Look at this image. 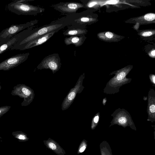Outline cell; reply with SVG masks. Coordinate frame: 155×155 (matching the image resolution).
<instances>
[{"label":"cell","mask_w":155,"mask_h":155,"mask_svg":"<svg viewBox=\"0 0 155 155\" xmlns=\"http://www.w3.org/2000/svg\"><path fill=\"white\" fill-rule=\"evenodd\" d=\"M63 19H58L53 21L50 24L46 25L38 28H35L27 36L21 39L9 50L27 43L38 37L43 35L54 31L62 29L66 26L71 24L70 21H66Z\"/></svg>","instance_id":"cell-1"},{"label":"cell","mask_w":155,"mask_h":155,"mask_svg":"<svg viewBox=\"0 0 155 155\" xmlns=\"http://www.w3.org/2000/svg\"><path fill=\"white\" fill-rule=\"evenodd\" d=\"M8 8L9 11L18 15H35L45 10L43 8L34 6L27 2H18L15 1L8 4Z\"/></svg>","instance_id":"cell-2"},{"label":"cell","mask_w":155,"mask_h":155,"mask_svg":"<svg viewBox=\"0 0 155 155\" xmlns=\"http://www.w3.org/2000/svg\"><path fill=\"white\" fill-rule=\"evenodd\" d=\"M38 20H31L25 23L13 24L9 27L3 30L0 33V41H5L18 33L37 24Z\"/></svg>","instance_id":"cell-3"},{"label":"cell","mask_w":155,"mask_h":155,"mask_svg":"<svg viewBox=\"0 0 155 155\" xmlns=\"http://www.w3.org/2000/svg\"><path fill=\"white\" fill-rule=\"evenodd\" d=\"M13 96H18L23 98L22 106H27L33 101L35 97L33 90L24 84H19L14 86L11 93Z\"/></svg>","instance_id":"cell-4"},{"label":"cell","mask_w":155,"mask_h":155,"mask_svg":"<svg viewBox=\"0 0 155 155\" xmlns=\"http://www.w3.org/2000/svg\"><path fill=\"white\" fill-rule=\"evenodd\" d=\"M61 65V59L58 53H53L45 57L38 65V69H49L54 74L58 71Z\"/></svg>","instance_id":"cell-5"},{"label":"cell","mask_w":155,"mask_h":155,"mask_svg":"<svg viewBox=\"0 0 155 155\" xmlns=\"http://www.w3.org/2000/svg\"><path fill=\"white\" fill-rule=\"evenodd\" d=\"M36 26L30 27L18 33L11 38L5 41H0V54L9 50L21 39L28 35Z\"/></svg>","instance_id":"cell-6"},{"label":"cell","mask_w":155,"mask_h":155,"mask_svg":"<svg viewBox=\"0 0 155 155\" xmlns=\"http://www.w3.org/2000/svg\"><path fill=\"white\" fill-rule=\"evenodd\" d=\"M84 74L81 75L76 82L74 87L71 89L61 104L62 110L68 109L74 101L77 94L81 93L84 87L82 86V82L84 78Z\"/></svg>","instance_id":"cell-7"},{"label":"cell","mask_w":155,"mask_h":155,"mask_svg":"<svg viewBox=\"0 0 155 155\" xmlns=\"http://www.w3.org/2000/svg\"><path fill=\"white\" fill-rule=\"evenodd\" d=\"M30 54L28 52L18 54L8 58L0 63V71H8L26 61Z\"/></svg>","instance_id":"cell-8"},{"label":"cell","mask_w":155,"mask_h":155,"mask_svg":"<svg viewBox=\"0 0 155 155\" xmlns=\"http://www.w3.org/2000/svg\"><path fill=\"white\" fill-rule=\"evenodd\" d=\"M51 6L62 14L67 15L74 14L79 8L84 7L83 4L75 2H60Z\"/></svg>","instance_id":"cell-9"},{"label":"cell","mask_w":155,"mask_h":155,"mask_svg":"<svg viewBox=\"0 0 155 155\" xmlns=\"http://www.w3.org/2000/svg\"><path fill=\"white\" fill-rule=\"evenodd\" d=\"M60 30L58 29L38 37L27 43L14 48L11 49L10 50H24L42 45L47 41L56 33Z\"/></svg>","instance_id":"cell-10"},{"label":"cell","mask_w":155,"mask_h":155,"mask_svg":"<svg viewBox=\"0 0 155 155\" xmlns=\"http://www.w3.org/2000/svg\"><path fill=\"white\" fill-rule=\"evenodd\" d=\"M84 26L71 24L67 26V29L64 31L63 34L65 36L82 35L86 33V30Z\"/></svg>","instance_id":"cell-11"},{"label":"cell","mask_w":155,"mask_h":155,"mask_svg":"<svg viewBox=\"0 0 155 155\" xmlns=\"http://www.w3.org/2000/svg\"><path fill=\"white\" fill-rule=\"evenodd\" d=\"M85 38L84 35L73 36L66 37L64 41L66 45L72 44L76 47H78L82 45Z\"/></svg>","instance_id":"cell-12"},{"label":"cell","mask_w":155,"mask_h":155,"mask_svg":"<svg viewBox=\"0 0 155 155\" xmlns=\"http://www.w3.org/2000/svg\"><path fill=\"white\" fill-rule=\"evenodd\" d=\"M99 148L101 155H113L110 147L107 141L102 142L100 144Z\"/></svg>","instance_id":"cell-13"},{"label":"cell","mask_w":155,"mask_h":155,"mask_svg":"<svg viewBox=\"0 0 155 155\" xmlns=\"http://www.w3.org/2000/svg\"><path fill=\"white\" fill-rule=\"evenodd\" d=\"M12 134L20 142L25 141L28 139L26 134L21 131H13L12 132Z\"/></svg>","instance_id":"cell-14"},{"label":"cell","mask_w":155,"mask_h":155,"mask_svg":"<svg viewBox=\"0 0 155 155\" xmlns=\"http://www.w3.org/2000/svg\"><path fill=\"white\" fill-rule=\"evenodd\" d=\"M11 106L6 105L0 107V118L7 113L11 108Z\"/></svg>","instance_id":"cell-15"},{"label":"cell","mask_w":155,"mask_h":155,"mask_svg":"<svg viewBox=\"0 0 155 155\" xmlns=\"http://www.w3.org/2000/svg\"><path fill=\"white\" fill-rule=\"evenodd\" d=\"M144 18L147 21H152L155 19V14L153 13L147 14L145 15Z\"/></svg>","instance_id":"cell-16"},{"label":"cell","mask_w":155,"mask_h":155,"mask_svg":"<svg viewBox=\"0 0 155 155\" xmlns=\"http://www.w3.org/2000/svg\"><path fill=\"white\" fill-rule=\"evenodd\" d=\"M125 73L124 72H121L117 76V79L119 81L123 79L125 76Z\"/></svg>","instance_id":"cell-17"},{"label":"cell","mask_w":155,"mask_h":155,"mask_svg":"<svg viewBox=\"0 0 155 155\" xmlns=\"http://www.w3.org/2000/svg\"><path fill=\"white\" fill-rule=\"evenodd\" d=\"M118 122L120 124H124L126 123L127 119L124 117H121L119 118Z\"/></svg>","instance_id":"cell-18"},{"label":"cell","mask_w":155,"mask_h":155,"mask_svg":"<svg viewBox=\"0 0 155 155\" xmlns=\"http://www.w3.org/2000/svg\"><path fill=\"white\" fill-rule=\"evenodd\" d=\"M153 33L151 31H147L143 33L142 35L144 37L150 36L152 35Z\"/></svg>","instance_id":"cell-19"},{"label":"cell","mask_w":155,"mask_h":155,"mask_svg":"<svg viewBox=\"0 0 155 155\" xmlns=\"http://www.w3.org/2000/svg\"><path fill=\"white\" fill-rule=\"evenodd\" d=\"M105 35L107 38H112L113 35L112 33L110 32H106Z\"/></svg>","instance_id":"cell-20"},{"label":"cell","mask_w":155,"mask_h":155,"mask_svg":"<svg viewBox=\"0 0 155 155\" xmlns=\"http://www.w3.org/2000/svg\"><path fill=\"white\" fill-rule=\"evenodd\" d=\"M49 147L52 150H55L56 148V146L53 143H50L49 144Z\"/></svg>","instance_id":"cell-21"},{"label":"cell","mask_w":155,"mask_h":155,"mask_svg":"<svg viewBox=\"0 0 155 155\" xmlns=\"http://www.w3.org/2000/svg\"><path fill=\"white\" fill-rule=\"evenodd\" d=\"M119 2L118 0H110L107 1L106 3L108 4H115L118 3Z\"/></svg>","instance_id":"cell-22"},{"label":"cell","mask_w":155,"mask_h":155,"mask_svg":"<svg viewBox=\"0 0 155 155\" xmlns=\"http://www.w3.org/2000/svg\"><path fill=\"white\" fill-rule=\"evenodd\" d=\"M150 110L151 112L154 113L155 112V105H152L150 107Z\"/></svg>","instance_id":"cell-23"},{"label":"cell","mask_w":155,"mask_h":155,"mask_svg":"<svg viewBox=\"0 0 155 155\" xmlns=\"http://www.w3.org/2000/svg\"><path fill=\"white\" fill-rule=\"evenodd\" d=\"M34 0H15V2H31Z\"/></svg>","instance_id":"cell-24"},{"label":"cell","mask_w":155,"mask_h":155,"mask_svg":"<svg viewBox=\"0 0 155 155\" xmlns=\"http://www.w3.org/2000/svg\"><path fill=\"white\" fill-rule=\"evenodd\" d=\"M99 119V117L98 116H95L94 119V122L96 124L97 123Z\"/></svg>","instance_id":"cell-25"},{"label":"cell","mask_w":155,"mask_h":155,"mask_svg":"<svg viewBox=\"0 0 155 155\" xmlns=\"http://www.w3.org/2000/svg\"><path fill=\"white\" fill-rule=\"evenodd\" d=\"M86 147L85 146H84L82 147L80 149L79 151L81 153L83 152L85 149Z\"/></svg>","instance_id":"cell-26"},{"label":"cell","mask_w":155,"mask_h":155,"mask_svg":"<svg viewBox=\"0 0 155 155\" xmlns=\"http://www.w3.org/2000/svg\"><path fill=\"white\" fill-rule=\"evenodd\" d=\"M151 54L153 56H154L155 55V51L154 50L152 51L151 52Z\"/></svg>","instance_id":"cell-27"},{"label":"cell","mask_w":155,"mask_h":155,"mask_svg":"<svg viewBox=\"0 0 155 155\" xmlns=\"http://www.w3.org/2000/svg\"><path fill=\"white\" fill-rule=\"evenodd\" d=\"M153 82L154 83H155V78L154 75H153Z\"/></svg>","instance_id":"cell-28"},{"label":"cell","mask_w":155,"mask_h":155,"mask_svg":"<svg viewBox=\"0 0 155 155\" xmlns=\"http://www.w3.org/2000/svg\"><path fill=\"white\" fill-rule=\"evenodd\" d=\"M1 88H2V87H1V83H0V90L1 89Z\"/></svg>","instance_id":"cell-29"},{"label":"cell","mask_w":155,"mask_h":155,"mask_svg":"<svg viewBox=\"0 0 155 155\" xmlns=\"http://www.w3.org/2000/svg\"><path fill=\"white\" fill-rule=\"evenodd\" d=\"M0 139H2V137H0Z\"/></svg>","instance_id":"cell-30"}]
</instances>
